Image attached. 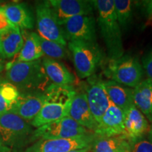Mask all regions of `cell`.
<instances>
[{
    "instance_id": "obj_1",
    "label": "cell",
    "mask_w": 152,
    "mask_h": 152,
    "mask_svg": "<svg viewBox=\"0 0 152 152\" xmlns=\"http://www.w3.org/2000/svg\"><path fill=\"white\" fill-rule=\"evenodd\" d=\"M6 78L22 93L44 92L49 80L44 69L42 60L29 62H10L5 66Z\"/></svg>"
},
{
    "instance_id": "obj_21",
    "label": "cell",
    "mask_w": 152,
    "mask_h": 152,
    "mask_svg": "<svg viewBox=\"0 0 152 152\" xmlns=\"http://www.w3.org/2000/svg\"><path fill=\"white\" fill-rule=\"evenodd\" d=\"M133 104L152 123V80H142L133 89Z\"/></svg>"
},
{
    "instance_id": "obj_18",
    "label": "cell",
    "mask_w": 152,
    "mask_h": 152,
    "mask_svg": "<svg viewBox=\"0 0 152 152\" xmlns=\"http://www.w3.org/2000/svg\"><path fill=\"white\" fill-rule=\"evenodd\" d=\"M23 43L20 30L15 26L0 33V55L3 60L9 59L19 54Z\"/></svg>"
},
{
    "instance_id": "obj_3",
    "label": "cell",
    "mask_w": 152,
    "mask_h": 152,
    "mask_svg": "<svg viewBox=\"0 0 152 152\" xmlns=\"http://www.w3.org/2000/svg\"><path fill=\"white\" fill-rule=\"evenodd\" d=\"M98 13V25L110 60L124 55L122 34L114 10L113 0L92 1Z\"/></svg>"
},
{
    "instance_id": "obj_13",
    "label": "cell",
    "mask_w": 152,
    "mask_h": 152,
    "mask_svg": "<svg viewBox=\"0 0 152 152\" xmlns=\"http://www.w3.org/2000/svg\"><path fill=\"white\" fill-rule=\"evenodd\" d=\"M45 96L44 92L22 93L11 106L9 112L16 114L26 121H30L39 113Z\"/></svg>"
},
{
    "instance_id": "obj_10",
    "label": "cell",
    "mask_w": 152,
    "mask_h": 152,
    "mask_svg": "<svg viewBox=\"0 0 152 152\" xmlns=\"http://www.w3.org/2000/svg\"><path fill=\"white\" fill-rule=\"evenodd\" d=\"M36 21L39 36L47 40L55 42L66 46L67 41L63 34L61 28L56 21L52 9L47 1L36 5Z\"/></svg>"
},
{
    "instance_id": "obj_33",
    "label": "cell",
    "mask_w": 152,
    "mask_h": 152,
    "mask_svg": "<svg viewBox=\"0 0 152 152\" xmlns=\"http://www.w3.org/2000/svg\"><path fill=\"white\" fill-rule=\"evenodd\" d=\"M148 134H149V141L152 143V123H151V125L150 126Z\"/></svg>"
},
{
    "instance_id": "obj_25",
    "label": "cell",
    "mask_w": 152,
    "mask_h": 152,
    "mask_svg": "<svg viewBox=\"0 0 152 152\" xmlns=\"http://www.w3.org/2000/svg\"><path fill=\"white\" fill-rule=\"evenodd\" d=\"M39 42L44 55L52 59H62L66 58L68 56V52L66 46L60 45L55 42L47 40L39 35Z\"/></svg>"
},
{
    "instance_id": "obj_29",
    "label": "cell",
    "mask_w": 152,
    "mask_h": 152,
    "mask_svg": "<svg viewBox=\"0 0 152 152\" xmlns=\"http://www.w3.org/2000/svg\"><path fill=\"white\" fill-rule=\"evenodd\" d=\"M10 108V105L0 95V115H2L4 113L9 112Z\"/></svg>"
},
{
    "instance_id": "obj_32",
    "label": "cell",
    "mask_w": 152,
    "mask_h": 152,
    "mask_svg": "<svg viewBox=\"0 0 152 152\" xmlns=\"http://www.w3.org/2000/svg\"><path fill=\"white\" fill-rule=\"evenodd\" d=\"M0 152H11V149L3 143L0 142Z\"/></svg>"
},
{
    "instance_id": "obj_7",
    "label": "cell",
    "mask_w": 152,
    "mask_h": 152,
    "mask_svg": "<svg viewBox=\"0 0 152 152\" xmlns=\"http://www.w3.org/2000/svg\"><path fill=\"white\" fill-rule=\"evenodd\" d=\"M91 133L71 118L66 116L54 122L44 125L33 131L30 142L45 139H70Z\"/></svg>"
},
{
    "instance_id": "obj_17",
    "label": "cell",
    "mask_w": 152,
    "mask_h": 152,
    "mask_svg": "<svg viewBox=\"0 0 152 152\" xmlns=\"http://www.w3.org/2000/svg\"><path fill=\"white\" fill-rule=\"evenodd\" d=\"M2 7L6 16L12 26L23 30L33 28V15L27 4L16 2L7 4Z\"/></svg>"
},
{
    "instance_id": "obj_28",
    "label": "cell",
    "mask_w": 152,
    "mask_h": 152,
    "mask_svg": "<svg viewBox=\"0 0 152 152\" xmlns=\"http://www.w3.org/2000/svg\"><path fill=\"white\" fill-rule=\"evenodd\" d=\"M142 68L148 78L152 80V50L144 57L142 60Z\"/></svg>"
},
{
    "instance_id": "obj_20",
    "label": "cell",
    "mask_w": 152,
    "mask_h": 152,
    "mask_svg": "<svg viewBox=\"0 0 152 152\" xmlns=\"http://www.w3.org/2000/svg\"><path fill=\"white\" fill-rule=\"evenodd\" d=\"M46 75L52 84L57 85H71L75 82V77L66 66L58 61L45 57L42 60Z\"/></svg>"
},
{
    "instance_id": "obj_8",
    "label": "cell",
    "mask_w": 152,
    "mask_h": 152,
    "mask_svg": "<svg viewBox=\"0 0 152 152\" xmlns=\"http://www.w3.org/2000/svg\"><path fill=\"white\" fill-rule=\"evenodd\" d=\"M96 138V136L91 132L70 139H40L26 148L24 152H68L91 147Z\"/></svg>"
},
{
    "instance_id": "obj_9",
    "label": "cell",
    "mask_w": 152,
    "mask_h": 152,
    "mask_svg": "<svg viewBox=\"0 0 152 152\" xmlns=\"http://www.w3.org/2000/svg\"><path fill=\"white\" fill-rule=\"evenodd\" d=\"M61 28L66 41L96 42V22L92 14L72 17Z\"/></svg>"
},
{
    "instance_id": "obj_15",
    "label": "cell",
    "mask_w": 152,
    "mask_h": 152,
    "mask_svg": "<svg viewBox=\"0 0 152 152\" xmlns=\"http://www.w3.org/2000/svg\"><path fill=\"white\" fill-rule=\"evenodd\" d=\"M87 99L94 121L100 123L101 119L109 108L110 100L104 89L103 81H94L87 87Z\"/></svg>"
},
{
    "instance_id": "obj_2",
    "label": "cell",
    "mask_w": 152,
    "mask_h": 152,
    "mask_svg": "<svg viewBox=\"0 0 152 152\" xmlns=\"http://www.w3.org/2000/svg\"><path fill=\"white\" fill-rule=\"evenodd\" d=\"M45 99L39 113L30 122L39 128L68 116L72 101L77 94L72 85H57L51 83L44 92Z\"/></svg>"
},
{
    "instance_id": "obj_6",
    "label": "cell",
    "mask_w": 152,
    "mask_h": 152,
    "mask_svg": "<svg viewBox=\"0 0 152 152\" xmlns=\"http://www.w3.org/2000/svg\"><path fill=\"white\" fill-rule=\"evenodd\" d=\"M143 71L137 58L124 54L118 59L110 60L104 74L112 81L134 88L142 82Z\"/></svg>"
},
{
    "instance_id": "obj_12",
    "label": "cell",
    "mask_w": 152,
    "mask_h": 152,
    "mask_svg": "<svg viewBox=\"0 0 152 152\" xmlns=\"http://www.w3.org/2000/svg\"><path fill=\"white\" fill-rule=\"evenodd\" d=\"M124 132V112L110 102L109 108L94 131L97 137L121 135Z\"/></svg>"
},
{
    "instance_id": "obj_19",
    "label": "cell",
    "mask_w": 152,
    "mask_h": 152,
    "mask_svg": "<svg viewBox=\"0 0 152 152\" xmlns=\"http://www.w3.org/2000/svg\"><path fill=\"white\" fill-rule=\"evenodd\" d=\"M103 85L110 102L124 112L133 104V89L112 80L103 81Z\"/></svg>"
},
{
    "instance_id": "obj_27",
    "label": "cell",
    "mask_w": 152,
    "mask_h": 152,
    "mask_svg": "<svg viewBox=\"0 0 152 152\" xmlns=\"http://www.w3.org/2000/svg\"><path fill=\"white\" fill-rule=\"evenodd\" d=\"M130 152H152V143L141 139L131 144Z\"/></svg>"
},
{
    "instance_id": "obj_14",
    "label": "cell",
    "mask_w": 152,
    "mask_h": 152,
    "mask_svg": "<svg viewBox=\"0 0 152 152\" xmlns=\"http://www.w3.org/2000/svg\"><path fill=\"white\" fill-rule=\"evenodd\" d=\"M150 128L147 118L133 105L124 113V132L122 135L132 144L141 140Z\"/></svg>"
},
{
    "instance_id": "obj_23",
    "label": "cell",
    "mask_w": 152,
    "mask_h": 152,
    "mask_svg": "<svg viewBox=\"0 0 152 152\" xmlns=\"http://www.w3.org/2000/svg\"><path fill=\"white\" fill-rule=\"evenodd\" d=\"M92 149L93 152H130L131 144L122 134L106 137H96Z\"/></svg>"
},
{
    "instance_id": "obj_31",
    "label": "cell",
    "mask_w": 152,
    "mask_h": 152,
    "mask_svg": "<svg viewBox=\"0 0 152 152\" xmlns=\"http://www.w3.org/2000/svg\"><path fill=\"white\" fill-rule=\"evenodd\" d=\"M92 146L91 147H85L83 148V149H75V150H72V151H68V152H90V150L92 149Z\"/></svg>"
},
{
    "instance_id": "obj_36",
    "label": "cell",
    "mask_w": 152,
    "mask_h": 152,
    "mask_svg": "<svg viewBox=\"0 0 152 152\" xmlns=\"http://www.w3.org/2000/svg\"><path fill=\"white\" fill-rule=\"evenodd\" d=\"M0 142H1V138H0Z\"/></svg>"
},
{
    "instance_id": "obj_35",
    "label": "cell",
    "mask_w": 152,
    "mask_h": 152,
    "mask_svg": "<svg viewBox=\"0 0 152 152\" xmlns=\"http://www.w3.org/2000/svg\"><path fill=\"white\" fill-rule=\"evenodd\" d=\"M3 58H1V55H0V62H3Z\"/></svg>"
},
{
    "instance_id": "obj_4",
    "label": "cell",
    "mask_w": 152,
    "mask_h": 152,
    "mask_svg": "<svg viewBox=\"0 0 152 152\" xmlns=\"http://www.w3.org/2000/svg\"><path fill=\"white\" fill-rule=\"evenodd\" d=\"M33 129L29 123L16 114L7 112L0 115V138L1 143L18 150L30 142Z\"/></svg>"
},
{
    "instance_id": "obj_16",
    "label": "cell",
    "mask_w": 152,
    "mask_h": 152,
    "mask_svg": "<svg viewBox=\"0 0 152 152\" xmlns=\"http://www.w3.org/2000/svg\"><path fill=\"white\" fill-rule=\"evenodd\" d=\"M68 116L89 131H94L97 123L91 113L86 93H77L74 96Z\"/></svg>"
},
{
    "instance_id": "obj_26",
    "label": "cell",
    "mask_w": 152,
    "mask_h": 152,
    "mask_svg": "<svg viewBox=\"0 0 152 152\" xmlns=\"http://www.w3.org/2000/svg\"><path fill=\"white\" fill-rule=\"evenodd\" d=\"M0 95L11 106L18 99L20 96V92L16 87L6 77H0Z\"/></svg>"
},
{
    "instance_id": "obj_34",
    "label": "cell",
    "mask_w": 152,
    "mask_h": 152,
    "mask_svg": "<svg viewBox=\"0 0 152 152\" xmlns=\"http://www.w3.org/2000/svg\"><path fill=\"white\" fill-rule=\"evenodd\" d=\"M5 64L3 62H0V73L2 72V71L5 68Z\"/></svg>"
},
{
    "instance_id": "obj_11",
    "label": "cell",
    "mask_w": 152,
    "mask_h": 152,
    "mask_svg": "<svg viewBox=\"0 0 152 152\" xmlns=\"http://www.w3.org/2000/svg\"><path fill=\"white\" fill-rule=\"evenodd\" d=\"M47 1L60 26L73 16L92 14L94 9L92 1L49 0Z\"/></svg>"
},
{
    "instance_id": "obj_24",
    "label": "cell",
    "mask_w": 152,
    "mask_h": 152,
    "mask_svg": "<svg viewBox=\"0 0 152 152\" xmlns=\"http://www.w3.org/2000/svg\"><path fill=\"white\" fill-rule=\"evenodd\" d=\"M114 10L120 28L125 30L132 20V1L130 0H115Z\"/></svg>"
},
{
    "instance_id": "obj_22",
    "label": "cell",
    "mask_w": 152,
    "mask_h": 152,
    "mask_svg": "<svg viewBox=\"0 0 152 152\" xmlns=\"http://www.w3.org/2000/svg\"><path fill=\"white\" fill-rule=\"evenodd\" d=\"M24 43L21 50L19 52L16 61L29 62L40 59L44 56L39 42V35L34 32H26L22 33Z\"/></svg>"
},
{
    "instance_id": "obj_5",
    "label": "cell",
    "mask_w": 152,
    "mask_h": 152,
    "mask_svg": "<svg viewBox=\"0 0 152 152\" xmlns=\"http://www.w3.org/2000/svg\"><path fill=\"white\" fill-rule=\"evenodd\" d=\"M68 48L73 55L77 75L82 79L92 76L102 60V52L96 42L70 41Z\"/></svg>"
},
{
    "instance_id": "obj_30",
    "label": "cell",
    "mask_w": 152,
    "mask_h": 152,
    "mask_svg": "<svg viewBox=\"0 0 152 152\" xmlns=\"http://www.w3.org/2000/svg\"><path fill=\"white\" fill-rule=\"evenodd\" d=\"M144 9H145L146 14L148 16L149 19L152 20V0L151 1H143Z\"/></svg>"
}]
</instances>
